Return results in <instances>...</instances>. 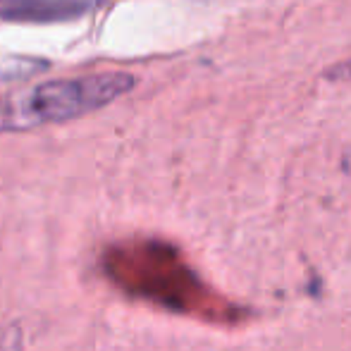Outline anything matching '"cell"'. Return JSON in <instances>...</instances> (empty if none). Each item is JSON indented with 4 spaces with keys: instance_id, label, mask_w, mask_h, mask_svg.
<instances>
[{
    "instance_id": "cell-2",
    "label": "cell",
    "mask_w": 351,
    "mask_h": 351,
    "mask_svg": "<svg viewBox=\"0 0 351 351\" xmlns=\"http://www.w3.org/2000/svg\"><path fill=\"white\" fill-rule=\"evenodd\" d=\"M93 0H0V19L5 22H67L84 17Z\"/></svg>"
},
{
    "instance_id": "cell-3",
    "label": "cell",
    "mask_w": 351,
    "mask_h": 351,
    "mask_svg": "<svg viewBox=\"0 0 351 351\" xmlns=\"http://www.w3.org/2000/svg\"><path fill=\"white\" fill-rule=\"evenodd\" d=\"M325 79L330 82H351V58L325 70Z\"/></svg>"
},
{
    "instance_id": "cell-1",
    "label": "cell",
    "mask_w": 351,
    "mask_h": 351,
    "mask_svg": "<svg viewBox=\"0 0 351 351\" xmlns=\"http://www.w3.org/2000/svg\"><path fill=\"white\" fill-rule=\"evenodd\" d=\"M136 79L127 72H101L77 79H56L19 96L0 98V132H24L60 125L93 112L132 91Z\"/></svg>"
}]
</instances>
